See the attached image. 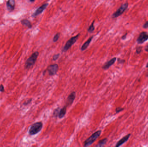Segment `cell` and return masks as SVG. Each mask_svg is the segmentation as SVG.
<instances>
[{"mask_svg":"<svg viewBox=\"0 0 148 147\" xmlns=\"http://www.w3.org/2000/svg\"><path fill=\"white\" fill-rule=\"evenodd\" d=\"M76 97V92L75 91H73L68 97L66 101V106H69L72 104L74 102Z\"/></svg>","mask_w":148,"mask_h":147,"instance_id":"obj_9","label":"cell"},{"mask_svg":"<svg viewBox=\"0 0 148 147\" xmlns=\"http://www.w3.org/2000/svg\"><path fill=\"white\" fill-rule=\"evenodd\" d=\"M130 135H131V134H129L124 137H123L119 141L117 142V144L115 146V147H119L121 145H122V144L127 142L130 137Z\"/></svg>","mask_w":148,"mask_h":147,"instance_id":"obj_12","label":"cell"},{"mask_svg":"<svg viewBox=\"0 0 148 147\" xmlns=\"http://www.w3.org/2000/svg\"><path fill=\"white\" fill-rule=\"evenodd\" d=\"M59 67L57 64H53L49 66L46 70L48 72L50 76H53L56 75L59 70Z\"/></svg>","mask_w":148,"mask_h":147,"instance_id":"obj_6","label":"cell"},{"mask_svg":"<svg viewBox=\"0 0 148 147\" xmlns=\"http://www.w3.org/2000/svg\"><path fill=\"white\" fill-rule=\"evenodd\" d=\"M146 68H148V62L147 64L146 65Z\"/></svg>","mask_w":148,"mask_h":147,"instance_id":"obj_30","label":"cell"},{"mask_svg":"<svg viewBox=\"0 0 148 147\" xmlns=\"http://www.w3.org/2000/svg\"><path fill=\"white\" fill-rule=\"evenodd\" d=\"M60 36V33H57L55 36H54L53 38V41L54 42H57L58 40L59 39V37Z\"/></svg>","mask_w":148,"mask_h":147,"instance_id":"obj_18","label":"cell"},{"mask_svg":"<svg viewBox=\"0 0 148 147\" xmlns=\"http://www.w3.org/2000/svg\"><path fill=\"white\" fill-rule=\"evenodd\" d=\"M146 76L147 77H148V71L147 72V73Z\"/></svg>","mask_w":148,"mask_h":147,"instance_id":"obj_32","label":"cell"},{"mask_svg":"<svg viewBox=\"0 0 148 147\" xmlns=\"http://www.w3.org/2000/svg\"><path fill=\"white\" fill-rule=\"evenodd\" d=\"M125 60H123V59H121L119 58L118 59V62L119 64H123V63H125Z\"/></svg>","mask_w":148,"mask_h":147,"instance_id":"obj_23","label":"cell"},{"mask_svg":"<svg viewBox=\"0 0 148 147\" xmlns=\"http://www.w3.org/2000/svg\"><path fill=\"white\" fill-rule=\"evenodd\" d=\"M21 23L23 26H25L29 29H31L32 27V25L30 21L27 19H23L21 20Z\"/></svg>","mask_w":148,"mask_h":147,"instance_id":"obj_14","label":"cell"},{"mask_svg":"<svg viewBox=\"0 0 148 147\" xmlns=\"http://www.w3.org/2000/svg\"><path fill=\"white\" fill-rule=\"evenodd\" d=\"M116 60H117V58H116V57H114V58H113L110 59V60H109L107 62L103 65L102 68L103 70H107V69H108L109 68H110L111 66L113 65L115 63Z\"/></svg>","mask_w":148,"mask_h":147,"instance_id":"obj_10","label":"cell"},{"mask_svg":"<svg viewBox=\"0 0 148 147\" xmlns=\"http://www.w3.org/2000/svg\"><path fill=\"white\" fill-rule=\"evenodd\" d=\"M32 101V99H29V100H28L27 101L25 102V103H23V104H24V105H27L29 103H30V102H31Z\"/></svg>","mask_w":148,"mask_h":147,"instance_id":"obj_26","label":"cell"},{"mask_svg":"<svg viewBox=\"0 0 148 147\" xmlns=\"http://www.w3.org/2000/svg\"><path fill=\"white\" fill-rule=\"evenodd\" d=\"M59 56H60V54H57L54 55L53 56V57H52L53 60L54 61H55L59 58Z\"/></svg>","mask_w":148,"mask_h":147,"instance_id":"obj_21","label":"cell"},{"mask_svg":"<svg viewBox=\"0 0 148 147\" xmlns=\"http://www.w3.org/2000/svg\"><path fill=\"white\" fill-rule=\"evenodd\" d=\"M66 111H67V108H66V106H65L63 107V108H62L60 110L59 114L58 116L59 118V119H62L64 117L66 113Z\"/></svg>","mask_w":148,"mask_h":147,"instance_id":"obj_15","label":"cell"},{"mask_svg":"<svg viewBox=\"0 0 148 147\" xmlns=\"http://www.w3.org/2000/svg\"><path fill=\"white\" fill-rule=\"evenodd\" d=\"M128 6H129V4L127 2L122 4L121 7H119V8L117 10V11L113 14L112 17L113 18H117L122 15L123 13L127 10V9L128 7Z\"/></svg>","mask_w":148,"mask_h":147,"instance_id":"obj_5","label":"cell"},{"mask_svg":"<svg viewBox=\"0 0 148 147\" xmlns=\"http://www.w3.org/2000/svg\"><path fill=\"white\" fill-rule=\"evenodd\" d=\"M147 40H148V33L146 32H142L140 33L136 40V41L137 44L141 45Z\"/></svg>","mask_w":148,"mask_h":147,"instance_id":"obj_7","label":"cell"},{"mask_svg":"<svg viewBox=\"0 0 148 147\" xmlns=\"http://www.w3.org/2000/svg\"><path fill=\"white\" fill-rule=\"evenodd\" d=\"M101 133V130H98L94 133L90 137L85 141L84 143V147H89L93 144L99 137Z\"/></svg>","mask_w":148,"mask_h":147,"instance_id":"obj_2","label":"cell"},{"mask_svg":"<svg viewBox=\"0 0 148 147\" xmlns=\"http://www.w3.org/2000/svg\"><path fill=\"white\" fill-rule=\"evenodd\" d=\"M80 35V34L79 33L76 36L71 37V38H70L68 41H67L65 45L62 49V52H66L69 50V49L71 48V46L76 42V41L78 39V38L79 37Z\"/></svg>","mask_w":148,"mask_h":147,"instance_id":"obj_4","label":"cell"},{"mask_svg":"<svg viewBox=\"0 0 148 147\" xmlns=\"http://www.w3.org/2000/svg\"><path fill=\"white\" fill-rule=\"evenodd\" d=\"M124 110V108H117L116 109V113H119L120 112L122 111L123 110Z\"/></svg>","mask_w":148,"mask_h":147,"instance_id":"obj_22","label":"cell"},{"mask_svg":"<svg viewBox=\"0 0 148 147\" xmlns=\"http://www.w3.org/2000/svg\"><path fill=\"white\" fill-rule=\"evenodd\" d=\"M30 2H34L35 1H30Z\"/></svg>","mask_w":148,"mask_h":147,"instance_id":"obj_31","label":"cell"},{"mask_svg":"<svg viewBox=\"0 0 148 147\" xmlns=\"http://www.w3.org/2000/svg\"><path fill=\"white\" fill-rule=\"evenodd\" d=\"M145 51H146L148 52V45H147L146 47H145Z\"/></svg>","mask_w":148,"mask_h":147,"instance_id":"obj_28","label":"cell"},{"mask_svg":"<svg viewBox=\"0 0 148 147\" xmlns=\"http://www.w3.org/2000/svg\"><path fill=\"white\" fill-rule=\"evenodd\" d=\"M142 50V47L141 46L138 47L136 49V53L137 54H140L141 53Z\"/></svg>","mask_w":148,"mask_h":147,"instance_id":"obj_20","label":"cell"},{"mask_svg":"<svg viewBox=\"0 0 148 147\" xmlns=\"http://www.w3.org/2000/svg\"><path fill=\"white\" fill-rule=\"evenodd\" d=\"M143 27L145 28V29L148 28V20L147 22H145V23H144L143 26Z\"/></svg>","mask_w":148,"mask_h":147,"instance_id":"obj_25","label":"cell"},{"mask_svg":"<svg viewBox=\"0 0 148 147\" xmlns=\"http://www.w3.org/2000/svg\"><path fill=\"white\" fill-rule=\"evenodd\" d=\"M48 5H49L48 3H45L43 5H42L41 6L39 7L36 10V11L33 13L32 16L33 17H35L36 16H38V15L42 14L44 11V10L47 8V7H48Z\"/></svg>","mask_w":148,"mask_h":147,"instance_id":"obj_8","label":"cell"},{"mask_svg":"<svg viewBox=\"0 0 148 147\" xmlns=\"http://www.w3.org/2000/svg\"><path fill=\"white\" fill-rule=\"evenodd\" d=\"M107 141V138H104V139H101L99 141L98 144L96 145L95 147H102L104 144H106Z\"/></svg>","mask_w":148,"mask_h":147,"instance_id":"obj_16","label":"cell"},{"mask_svg":"<svg viewBox=\"0 0 148 147\" xmlns=\"http://www.w3.org/2000/svg\"><path fill=\"white\" fill-rule=\"evenodd\" d=\"M95 21L94 20L92 23H91V24L89 26V27L88 29V33H92L95 30V26H94V23H95Z\"/></svg>","mask_w":148,"mask_h":147,"instance_id":"obj_17","label":"cell"},{"mask_svg":"<svg viewBox=\"0 0 148 147\" xmlns=\"http://www.w3.org/2000/svg\"><path fill=\"white\" fill-rule=\"evenodd\" d=\"M47 72V70H44V71H43V75H45V72Z\"/></svg>","mask_w":148,"mask_h":147,"instance_id":"obj_29","label":"cell"},{"mask_svg":"<svg viewBox=\"0 0 148 147\" xmlns=\"http://www.w3.org/2000/svg\"><path fill=\"white\" fill-rule=\"evenodd\" d=\"M7 7L8 11L12 12L14 10L15 6V2L14 0H9L6 2Z\"/></svg>","mask_w":148,"mask_h":147,"instance_id":"obj_11","label":"cell"},{"mask_svg":"<svg viewBox=\"0 0 148 147\" xmlns=\"http://www.w3.org/2000/svg\"><path fill=\"white\" fill-rule=\"evenodd\" d=\"M60 110V109L59 108H56V109H55V110H54L53 114V116L55 117H57L59 116Z\"/></svg>","mask_w":148,"mask_h":147,"instance_id":"obj_19","label":"cell"},{"mask_svg":"<svg viewBox=\"0 0 148 147\" xmlns=\"http://www.w3.org/2000/svg\"><path fill=\"white\" fill-rule=\"evenodd\" d=\"M43 127V123L41 122H38L33 123L29 129V134L32 135H36L41 131Z\"/></svg>","mask_w":148,"mask_h":147,"instance_id":"obj_3","label":"cell"},{"mask_svg":"<svg viewBox=\"0 0 148 147\" xmlns=\"http://www.w3.org/2000/svg\"><path fill=\"white\" fill-rule=\"evenodd\" d=\"M127 35V33H126V34H124L123 36H122V37H121V39H122V40H125V39L126 38Z\"/></svg>","mask_w":148,"mask_h":147,"instance_id":"obj_27","label":"cell"},{"mask_svg":"<svg viewBox=\"0 0 148 147\" xmlns=\"http://www.w3.org/2000/svg\"><path fill=\"white\" fill-rule=\"evenodd\" d=\"M39 55L38 51H35L27 59L25 64V67L26 69H29L33 67L36 63Z\"/></svg>","mask_w":148,"mask_h":147,"instance_id":"obj_1","label":"cell"},{"mask_svg":"<svg viewBox=\"0 0 148 147\" xmlns=\"http://www.w3.org/2000/svg\"><path fill=\"white\" fill-rule=\"evenodd\" d=\"M4 86L3 85H0V91L1 92H4Z\"/></svg>","mask_w":148,"mask_h":147,"instance_id":"obj_24","label":"cell"},{"mask_svg":"<svg viewBox=\"0 0 148 147\" xmlns=\"http://www.w3.org/2000/svg\"><path fill=\"white\" fill-rule=\"evenodd\" d=\"M93 38L94 36H91L86 41H85L83 45H82V46L81 47V51H84V50H85L86 49H87V48H88V47L89 46V45L90 44V42L92 41Z\"/></svg>","mask_w":148,"mask_h":147,"instance_id":"obj_13","label":"cell"}]
</instances>
